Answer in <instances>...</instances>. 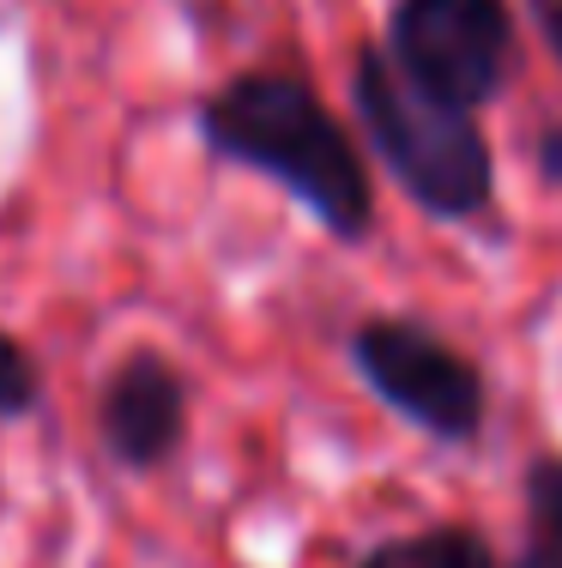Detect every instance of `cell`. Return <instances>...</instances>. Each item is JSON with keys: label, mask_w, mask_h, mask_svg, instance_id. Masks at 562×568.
I'll use <instances>...</instances> for the list:
<instances>
[{"label": "cell", "mask_w": 562, "mask_h": 568, "mask_svg": "<svg viewBox=\"0 0 562 568\" xmlns=\"http://www.w3.org/2000/svg\"><path fill=\"white\" fill-rule=\"evenodd\" d=\"M351 357L364 382L394 405L399 417L436 442H472L484 424V375L460 357L448 339H436L418 321H387L375 315L357 327Z\"/></svg>", "instance_id": "277c9868"}, {"label": "cell", "mask_w": 562, "mask_h": 568, "mask_svg": "<svg viewBox=\"0 0 562 568\" xmlns=\"http://www.w3.org/2000/svg\"><path fill=\"white\" fill-rule=\"evenodd\" d=\"M37 405V363L12 333H0V417H19Z\"/></svg>", "instance_id": "52a82bcc"}, {"label": "cell", "mask_w": 562, "mask_h": 568, "mask_svg": "<svg viewBox=\"0 0 562 568\" xmlns=\"http://www.w3.org/2000/svg\"><path fill=\"white\" fill-rule=\"evenodd\" d=\"M527 503L544 520V538L562 550V459H539L527 471Z\"/></svg>", "instance_id": "ba28073f"}, {"label": "cell", "mask_w": 562, "mask_h": 568, "mask_svg": "<svg viewBox=\"0 0 562 568\" xmlns=\"http://www.w3.org/2000/svg\"><path fill=\"white\" fill-rule=\"evenodd\" d=\"M514 568H562V550L544 538V545H532V550H520V562Z\"/></svg>", "instance_id": "30bf717a"}, {"label": "cell", "mask_w": 562, "mask_h": 568, "mask_svg": "<svg viewBox=\"0 0 562 568\" xmlns=\"http://www.w3.org/2000/svg\"><path fill=\"white\" fill-rule=\"evenodd\" d=\"M387 55L430 98L478 110L514 67V12L508 0H399Z\"/></svg>", "instance_id": "3957f363"}, {"label": "cell", "mask_w": 562, "mask_h": 568, "mask_svg": "<svg viewBox=\"0 0 562 568\" xmlns=\"http://www.w3.org/2000/svg\"><path fill=\"white\" fill-rule=\"evenodd\" d=\"M544 170L562 175V128H551V140H544Z\"/></svg>", "instance_id": "8fae6325"}, {"label": "cell", "mask_w": 562, "mask_h": 568, "mask_svg": "<svg viewBox=\"0 0 562 568\" xmlns=\"http://www.w3.org/2000/svg\"><path fill=\"white\" fill-rule=\"evenodd\" d=\"M532 7V24H539V37L551 43V55L562 61V0H527Z\"/></svg>", "instance_id": "9c48e42d"}, {"label": "cell", "mask_w": 562, "mask_h": 568, "mask_svg": "<svg viewBox=\"0 0 562 568\" xmlns=\"http://www.w3.org/2000/svg\"><path fill=\"white\" fill-rule=\"evenodd\" d=\"M351 103L369 145L394 182L418 200L430 219H472L497 194V158L478 133L472 110L441 103L423 85H411L387 49H364L351 73Z\"/></svg>", "instance_id": "7a4b0ae2"}, {"label": "cell", "mask_w": 562, "mask_h": 568, "mask_svg": "<svg viewBox=\"0 0 562 568\" xmlns=\"http://www.w3.org/2000/svg\"><path fill=\"white\" fill-rule=\"evenodd\" d=\"M206 145L243 170L273 175L333 236L357 242L375 224V187L339 115L290 73H243L200 110Z\"/></svg>", "instance_id": "6da1fadb"}, {"label": "cell", "mask_w": 562, "mask_h": 568, "mask_svg": "<svg viewBox=\"0 0 562 568\" xmlns=\"http://www.w3.org/2000/svg\"><path fill=\"white\" fill-rule=\"evenodd\" d=\"M98 429L122 466H164L187 436V382L157 351H133L103 382Z\"/></svg>", "instance_id": "5b68a950"}, {"label": "cell", "mask_w": 562, "mask_h": 568, "mask_svg": "<svg viewBox=\"0 0 562 568\" xmlns=\"http://www.w3.org/2000/svg\"><path fill=\"white\" fill-rule=\"evenodd\" d=\"M357 568H497V557L466 526H430V532H411V538H387Z\"/></svg>", "instance_id": "8992f818"}]
</instances>
